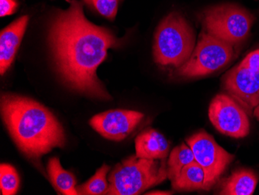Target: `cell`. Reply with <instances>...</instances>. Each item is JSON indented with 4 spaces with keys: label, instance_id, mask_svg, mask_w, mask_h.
I'll use <instances>...</instances> for the list:
<instances>
[{
    "label": "cell",
    "instance_id": "9",
    "mask_svg": "<svg viewBox=\"0 0 259 195\" xmlns=\"http://www.w3.org/2000/svg\"><path fill=\"white\" fill-rule=\"evenodd\" d=\"M223 84L228 95L251 115L259 104V71L237 65L227 72Z\"/></svg>",
    "mask_w": 259,
    "mask_h": 195
},
{
    "label": "cell",
    "instance_id": "15",
    "mask_svg": "<svg viewBox=\"0 0 259 195\" xmlns=\"http://www.w3.org/2000/svg\"><path fill=\"white\" fill-rule=\"evenodd\" d=\"M48 172L52 184L58 192L65 195L78 194L75 187L76 179L75 176L63 169L59 159L53 157L49 160Z\"/></svg>",
    "mask_w": 259,
    "mask_h": 195
},
{
    "label": "cell",
    "instance_id": "20",
    "mask_svg": "<svg viewBox=\"0 0 259 195\" xmlns=\"http://www.w3.org/2000/svg\"><path fill=\"white\" fill-rule=\"evenodd\" d=\"M238 65L250 70L259 71V49L248 54Z\"/></svg>",
    "mask_w": 259,
    "mask_h": 195
},
{
    "label": "cell",
    "instance_id": "5",
    "mask_svg": "<svg viewBox=\"0 0 259 195\" xmlns=\"http://www.w3.org/2000/svg\"><path fill=\"white\" fill-rule=\"evenodd\" d=\"M205 31L231 45L248 37L253 23L248 11L234 4H221L205 10L202 17Z\"/></svg>",
    "mask_w": 259,
    "mask_h": 195
},
{
    "label": "cell",
    "instance_id": "14",
    "mask_svg": "<svg viewBox=\"0 0 259 195\" xmlns=\"http://www.w3.org/2000/svg\"><path fill=\"white\" fill-rule=\"evenodd\" d=\"M173 189L178 191L208 190L204 169L196 160L183 167L180 175L171 180Z\"/></svg>",
    "mask_w": 259,
    "mask_h": 195
},
{
    "label": "cell",
    "instance_id": "18",
    "mask_svg": "<svg viewBox=\"0 0 259 195\" xmlns=\"http://www.w3.org/2000/svg\"><path fill=\"white\" fill-rule=\"evenodd\" d=\"M20 186V177L17 170L10 164H2L0 167V187L4 195L17 193Z\"/></svg>",
    "mask_w": 259,
    "mask_h": 195
},
{
    "label": "cell",
    "instance_id": "13",
    "mask_svg": "<svg viewBox=\"0 0 259 195\" xmlns=\"http://www.w3.org/2000/svg\"><path fill=\"white\" fill-rule=\"evenodd\" d=\"M257 182L258 177L252 170L238 169L223 180L218 194L251 195L255 190Z\"/></svg>",
    "mask_w": 259,
    "mask_h": 195
},
{
    "label": "cell",
    "instance_id": "3",
    "mask_svg": "<svg viewBox=\"0 0 259 195\" xmlns=\"http://www.w3.org/2000/svg\"><path fill=\"white\" fill-rule=\"evenodd\" d=\"M196 45L192 26L181 14L171 13L161 20L155 31L154 60L161 66L180 68L190 59Z\"/></svg>",
    "mask_w": 259,
    "mask_h": 195
},
{
    "label": "cell",
    "instance_id": "17",
    "mask_svg": "<svg viewBox=\"0 0 259 195\" xmlns=\"http://www.w3.org/2000/svg\"><path fill=\"white\" fill-rule=\"evenodd\" d=\"M110 170V167L109 166L103 164L87 183L76 187L78 194H106L109 188L107 176Z\"/></svg>",
    "mask_w": 259,
    "mask_h": 195
},
{
    "label": "cell",
    "instance_id": "23",
    "mask_svg": "<svg viewBox=\"0 0 259 195\" xmlns=\"http://www.w3.org/2000/svg\"><path fill=\"white\" fill-rule=\"evenodd\" d=\"M253 115L259 121V104L254 108V111H253Z\"/></svg>",
    "mask_w": 259,
    "mask_h": 195
},
{
    "label": "cell",
    "instance_id": "11",
    "mask_svg": "<svg viewBox=\"0 0 259 195\" xmlns=\"http://www.w3.org/2000/svg\"><path fill=\"white\" fill-rule=\"evenodd\" d=\"M28 16H23L13 22L0 33V73L4 75L15 59L27 24Z\"/></svg>",
    "mask_w": 259,
    "mask_h": 195
},
{
    "label": "cell",
    "instance_id": "2",
    "mask_svg": "<svg viewBox=\"0 0 259 195\" xmlns=\"http://www.w3.org/2000/svg\"><path fill=\"white\" fill-rule=\"evenodd\" d=\"M1 115L16 145L32 160H40L53 148L65 146L62 124L50 110L34 100L3 94Z\"/></svg>",
    "mask_w": 259,
    "mask_h": 195
},
{
    "label": "cell",
    "instance_id": "7",
    "mask_svg": "<svg viewBox=\"0 0 259 195\" xmlns=\"http://www.w3.org/2000/svg\"><path fill=\"white\" fill-rule=\"evenodd\" d=\"M186 142L193 150L196 162L204 169L206 185L208 190H210L235 157L218 145L213 137L205 130L193 134Z\"/></svg>",
    "mask_w": 259,
    "mask_h": 195
},
{
    "label": "cell",
    "instance_id": "10",
    "mask_svg": "<svg viewBox=\"0 0 259 195\" xmlns=\"http://www.w3.org/2000/svg\"><path fill=\"white\" fill-rule=\"evenodd\" d=\"M143 118V113L135 110H107L94 116L90 125L106 139L120 142L136 129Z\"/></svg>",
    "mask_w": 259,
    "mask_h": 195
},
{
    "label": "cell",
    "instance_id": "4",
    "mask_svg": "<svg viewBox=\"0 0 259 195\" xmlns=\"http://www.w3.org/2000/svg\"><path fill=\"white\" fill-rule=\"evenodd\" d=\"M168 179L165 159L148 160L136 155L115 166L108 177L106 194L138 195Z\"/></svg>",
    "mask_w": 259,
    "mask_h": 195
},
{
    "label": "cell",
    "instance_id": "22",
    "mask_svg": "<svg viewBox=\"0 0 259 195\" xmlns=\"http://www.w3.org/2000/svg\"><path fill=\"white\" fill-rule=\"evenodd\" d=\"M146 194L170 195L172 194V193L171 191H158V190H157V191L148 192Z\"/></svg>",
    "mask_w": 259,
    "mask_h": 195
},
{
    "label": "cell",
    "instance_id": "8",
    "mask_svg": "<svg viewBox=\"0 0 259 195\" xmlns=\"http://www.w3.org/2000/svg\"><path fill=\"white\" fill-rule=\"evenodd\" d=\"M215 129L234 139H241L250 132L248 113L228 94H220L211 100L208 111Z\"/></svg>",
    "mask_w": 259,
    "mask_h": 195
},
{
    "label": "cell",
    "instance_id": "21",
    "mask_svg": "<svg viewBox=\"0 0 259 195\" xmlns=\"http://www.w3.org/2000/svg\"><path fill=\"white\" fill-rule=\"evenodd\" d=\"M17 5L16 0H0V15L2 17L11 15L17 10Z\"/></svg>",
    "mask_w": 259,
    "mask_h": 195
},
{
    "label": "cell",
    "instance_id": "12",
    "mask_svg": "<svg viewBox=\"0 0 259 195\" xmlns=\"http://www.w3.org/2000/svg\"><path fill=\"white\" fill-rule=\"evenodd\" d=\"M170 145L164 135L154 129H147L135 139V150L138 158L161 160L169 153Z\"/></svg>",
    "mask_w": 259,
    "mask_h": 195
},
{
    "label": "cell",
    "instance_id": "1",
    "mask_svg": "<svg viewBox=\"0 0 259 195\" xmlns=\"http://www.w3.org/2000/svg\"><path fill=\"white\" fill-rule=\"evenodd\" d=\"M68 1L69 7L55 16L49 29V45L57 70L75 91L111 100L97 71L107 59V50L120 46V41L108 29L89 21L81 2Z\"/></svg>",
    "mask_w": 259,
    "mask_h": 195
},
{
    "label": "cell",
    "instance_id": "19",
    "mask_svg": "<svg viewBox=\"0 0 259 195\" xmlns=\"http://www.w3.org/2000/svg\"><path fill=\"white\" fill-rule=\"evenodd\" d=\"M85 2L109 20H114L117 14L119 0H85Z\"/></svg>",
    "mask_w": 259,
    "mask_h": 195
},
{
    "label": "cell",
    "instance_id": "6",
    "mask_svg": "<svg viewBox=\"0 0 259 195\" xmlns=\"http://www.w3.org/2000/svg\"><path fill=\"white\" fill-rule=\"evenodd\" d=\"M233 57V45L202 31L190 59L177 72L185 78L204 76L228 65Z\"/></svg>",
    "mask_w": 259,
    "mask_h": 195
},
{
    "label": "cell",
    "instance_id": "16",
    "mask_svg": "<svg viewBox=\"0 0 259 195\" xmlns=\"http://www.w3.org/2000/svg\"><path fill=\"white\" fill-rule=\"evenodd\" d=\"M194 153L189 145L182 144L175 147L170 153L167 170L168 177L170 180H173L180 175V172L183 167L195 161Z\"/></svg>",
    "mask_w": 259,
    "mask_h": 195
}]
</instances>
